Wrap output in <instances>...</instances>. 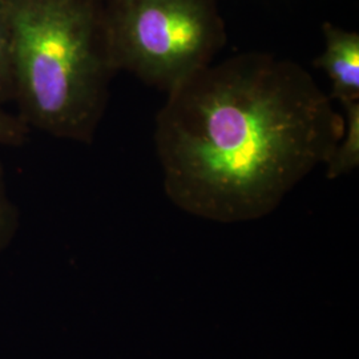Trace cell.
<instances>
[{
    "mask_svg": "<svg viewBox=\"0 0 359 359\" xmlns=\"http://www.w3.org/2000/svg\"><path fill=\"white\" fill-rule=\"evenodd\" d=\"M345 132L344 115L302 65L249 52L168 92L154 148L168 198L196 217L249 222L274 212Z\"/></svg>",
    "mask_w": 359,
    "mask_h": 359,
    "instance_id": "cell-1",
    "label": "cell"
},
{
    "mask_svg": "<svg viewBox=\"0 0 359 359\" xmlns=\"http://www.w3.org/2000/svg\"><path fill=\"white\" fill-rule=\"evenodd\" d=\"M29 128L19 117L8 114L0 104V144L3 145H22L26 142Z\"/></svg>",
    "mask_w": 359,
    "mask_h": 359,
    "instance_id": "cell-7",
    "label": "cell"
},
{
    "mask_svg": "<svg viewBox=\"0 0 359 359\" xmlns=\"http://www.w3.org/2000/svg\"><path fill=\"white\" fill-rule=\"evenodd\" d=\"M16 221V215L13 212V205L7 198V193L4 189L3 172L0 168V249L8 243L13 236V228Z\"/></svg>",
    "mask_w": 359,
    "mask_h": 359,
    "instance_id": "cell-8",
    "label": "cell"
},
{
    "mask_svg": "<svg viewBox=\"0 0 359 359\" xmlns=\"http://www.w3.org/2000/svg\"><path fill=\"white\" fill-rule=\"evenodd\" d=\"M13 99L27 127L90 144L116 71L102 0H6Z\"/></svg>",
    "mask_w": 359,
    "mask_h": 359,
    "instance_id": "cell-2",
    "label": "cell"
},
{
    "mask_svg": "<svg viewBox=\"0 0 359 359\" xmlns=\"http://www.w3.org/2000/svg\"><path fill=\"white\" fill-rule=\"evenodd\" d=\"M345 132L326 165V177L335 180L353 172L359 165V100L341 103Z\"/></svg>",
    "mask_w": 359,
    "mask_h": 359,
    "instance_id": "cell-5",
    "label": "cell"
},
{
    "mask_svg": "<svg viewBox=\"0 0 359 359\" xmlns=\"http://www.w3.org/2000/svg\"><path fill=\"white\" fill-rule=\"evenodd\" d=\"M102 1H103V3H104V1H107V0H102Z\"/></svg>",
    "mask_w": 359,
    "mask_h": 359,
    "instance_id": "cell-9",
    "label": "cell"
},
{
    "mask_svg": "<svg viewBox=\"0 0 359 359\" xmlns=\"http://www.w3.org/2000/svg\"><path fill=\"white\" fill-rule=\"evenodd\" d=\"M325 51L314 62L332 83V99L359 100V34L332 23L323 25Z\"/></svg>",
    "mask_w": 359,
    "mask_h": 359,
    "instance_id": "cell-4",
    "label": "cell"
},
{
    "mask_svg": "<svg viewBox=\"0 0 359 359\" xmlns=\"http://www.w3.org/2000/svg\"><path fill=\"white\" fill-rule=\"evenodd\" d=\"M13 99L10 76V39L6 0H0V104Z\"/></svg>",
    "mask_w": 359,
    "mask_h": 359,
    "instance_id": "cell-6",
    "label": "cell"
},
{
    "mask_svg": "<svg viewBox=\"0 0 359 359\" xmlns=\"http://www.w3.org/2000/svg\"><path fill=\"white\" fill-rule=\"evenodd\" d=\"M104 11L116 71L167 93L226 43L217 0H107Z\"/></svg>",
    "mask_w": 359,
    "mask_h": 359,
    "instance_id": "cell-3",
    "label": "cell"
}]
</instances>
